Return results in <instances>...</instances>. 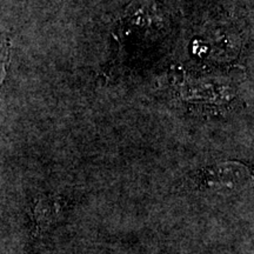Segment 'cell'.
Returning <instances> with one entry per match:
<instances>
[{
  "label": "cell",
  "mask_w": 254,
  "mask_h": 254,
  "mask_svg": "<svg viewBox=\"0 0 254 254\" xmlns=\"http://www.w3.org/2000/svg\"><path fill=\"white\" fill-rule=\"evenodd\" d=\"M246 170L247 168L243 165H219L209 171H206L201 182L206 187L212 190L233 192L245 185L249 179V172Z\"/></svg>",
  "instance_id": "1"
},
{
  "label": "cell",
  "mask_w": 254,
  "mask_h": 254,
  "mask_svg": "<svg viewBox=\"0 0 254 254\" xmlns=\"http://www.w3.org/2000/svg\"><path fill=\"white\" fill-rule=\"evenodd\" d=\"M59 205L55 200L43 198L34 205L33 219H34V237L39 236L44 231L50 227L58 215Z\"/></svg>",
  "instance_id": "2"
},
{
  "label": "cell",
  "mask_w": 254,
  "mask_h": 254,
  "mask_svg": "<svg viewBox=\"0 0 254 254\" xmlns=\"http://www.w3.org/2000/svg\"><path fill=\"white\" fill-rule=\"evenodd\" d=\"M8 46H9L8 44L4 43V41L0 43V84H1L2 80H4L6 66H7L8 64V58H9Z\"/></svg>",
  "instance_id": "3"
}]
</instances>
